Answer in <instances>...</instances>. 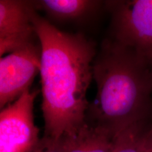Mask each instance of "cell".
<instances>
[{
	"label": "cell",
	"mask_w": 152,
	"mask_h": 152,
	"mask_svg": "<svg viewBox=\"0 0 152 152\" xmlns=\"http://www.w3.org/2000/svg\"><path fill=\"white\" fill-rule=\"evenodd\" d=\"M115 136L86 121L73 134L61 139L65 152H112Z\"/></svg>",
	"instance_id": "7"
},
{
	"label": "cell",
	"mask_w": 152,
	"mask_h": 152,
	"mask_svg": "<svg viewBox=\"0 0 152 152\" xmlns=\"http://www.w3.org/2000/svg\"><path fill=\"white\" fill-rule=\"evenodd\" d=\"M39 90H28L0 112V152H34L41 140L34 120Z\"/></svg>",
	"instance_id": "4"
},
{
	"label": "cell",
	"mask_w": 152,
	"mask_h": 152,
	"mask_svg": "<svg viewBox=\"0 0 152 152\" xmlns=\"http://www.w3.org/2000/svg\"><path fill=\"white\" fill-rule=\"evenodd\" d=\"M36 10L43 11L58 21L78 20L94 11L101 1L91 0H39L33 1Z\"/></svg>",
	"instance_id": "8"
},
{
	"label": "cell",
	"mask_w": 152,
	"mask_h": 152,
	"mask_svg": "<svg viewBox=\"0 0 152 152\" xmlns=\"http://www.w3.org/2000/svg\"><path fill=\"white\" fill-rule=\"evenodd\" d=\"M96 86L86 121L114 136L139 121L152 118V61L106 39L92 65Z\"/></svg>",
	"instance_id": "2"
},
{
	"label": "cell",
	"mask_w": 152,
	"mask_h": 152,
	"mask_svg": "<svg viewBox=\"0 0 152 152\" xmlns=\"http://www.w3.org/2000/svg\"><path fill=\"white\" fill-rule=\"evenodd\" d=\"M141 152H152V125L146 137Z\"/></svg>",
	"instance_id": "11"
},
{
	"label": "cell",
	"mask_w": 152,
	"mask_h": 152,
	"mask_svg": "<svg viewBox=\"0 0 152 152\" xmlns=\"http://www.w3.org/2000/svg\"><path fill=\"white\" fill-rule=\"evenodd\" d=\"M151 125L152 118H150L121 131L114 137L112 152H141Z\"/></svg>",
	"instance_id": "9"
},
{
	"label": "cell",
	"mask_w": 152,
	"mask_h": 152,
	"mask_svg": "<svg viewBox=\"0 0 152 152\" xmlns=\"http://www.w3.org/2000/svg\"><path fill=\"white\" fill-rule=\"evenodd\" d=\"M34 152H65L61 140L54 142L43 137Z\"/></svg>",
	"instance_id": "10"
},
{
	"label": "cell",
	"mask_w": 152,
	"mask_h": 152,
	"mask_svg": "<svg viewBox=\"0 0 152 152\" xmlns=\"http://www.w3.org/2000/svg\"><path fill=\"white\" fill-rule=\"evenodd\" d=\"M42 50L33 42L0 58V107L4 109L20 97L40 73Z\"/></svg>",
	"instance_id": "5"
},
{
	"label": "cell",
	"mask_w": 152,
	"mask_h": 152,
	"mask_svg": "<svg viewBox=\"0 0 152 152\" xmlns=\"http://www.w3.org/2000/svg\"><path fill=\"white\" fill-rule=\"evenodd\" d=\"M42 50V111L44 137L58 142L86 122L87 92L93 79L94 43L80 33L61 31L46 18L33 15Z\"/></svg>",
	"instance_id": "1"
},
{
	"label": "cell",
	"mask_w": 152,
	"mask_h": 152,
	"mask_svg": "<svg viewBox=\"0 0 152 152\" xmlns=\"http://www.w3.org/2000/svg\"><path fill=\"white\" fill-rule=\"evenodd\" d=\"M33 1H0V55L1 56L35 42L37 37Z\"/></svg>",
	"instance_id": "6"
},
{
	"label": "cell",
	"mask_w": 152,
	"mask_h": 152,
	"mask_svg": "<svg viewBox=\"0 0 152 152\" xmlns=\"http://www.w3.org/2000/svg\"><path fill=\"white\" fill-rule=\"evenodd\" d=\"M111 39L152 61V0L105 1Z\"/></svg>",
	"instance_id": "3"
}]
</instances>
